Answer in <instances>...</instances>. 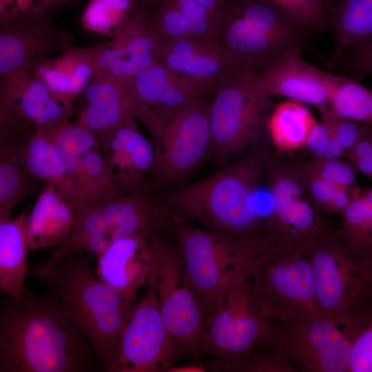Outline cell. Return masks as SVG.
I'll list each match as a JSON object with an SVG mask.
<instances>
[{
  "label": "cell",
  "instance_id": "1",
  "mask_svg": "<svg viewBox=\"0 0 372 372\" xmlns=\"http://www.w3.org/2000/svg\"><path fill=\"white\" fill-rule=\"evenodd\" d=\"M96 360L86 336L49 298L8 297L2 304L0 372H87Z\"/></svg>",
  "mask_w": 372,
  "mask_h": 372
},
{
  "label": "cell",
  "instance_id": "2",
  "mask_svg": "<svg viewBox=\"0 0 372 372\" xmlns=\"http://www.w3.org/2000/svg\"><path fill=\"white\" fill-rule=\"evenodd\" d=\"M265 156L250 154L208 177L169 194L162 205L172 217L200 223L238 238L257 253L265 236L251 204L252 192L264 178Z\"/></svg>",
  "mask_w": 372,
  "mask_h": 372
},
{
  "label": "cell",
  "instance_id": "3",
  "mask_svg": "<svg viewBox=\"0 0 372 372\" xmlns=\"http://www.w3.org/2000/svg\"><path fill=\"white\" fill-rule=\"evenodd\" d=\"M41 278L48 285L49 298L86 336L107 371L134 301L97 278L79 254L63 258Z\"/></svg>",
  "mask_w": 372,
  "mask_h": 372
},
{
  "label": "cell",
  "instance_id": "4",
  "mask_svg": "<svg viewBox=\"0 0 372 372\" xmlns=\"http://www.w3.org/2000/svg\"><path fill=\"white\" fill-rule=\"evenodd\" d=\"M304 32L268 0H224L216 20L218 48L234 68L256 72L301 48Z\"/></svg>",
  "mask_w": 372,
  "mask_h": 372
},
{
  "label": "cell",
  "instance_id": "5",
  "mask_svg": "<svg viewBox=\"0 0 372 372\" xmlns=\"http://www.w3.org/2000/svg\"><path fill=\"white\" fill-rule=\"evenodd\" d=\"M307 256L323 316L342 325L372 310V246L354 245L325 227Z\"/></svg>",
  "mask_w": 372,
  "mask_h": 372
},
{
  "label": "cell",
  "instance_id": "6",
  "mask_svg": "<svg viewBox=\"0 0 372 372\" xmlns=\"http://www.w3.org/2000/svg\"><path fill=\"white\" fill-rule=\"evenodd\" d=\"M187 280L208 316L221 306L231 283L257 255L242 240L172 217L169 230Z\"/></svg>",
  "mask_w": 372,
  "mask_h": 372
},
{
  "label": "cell",
  "instance_id": "7",
  "mask_svg": "<svg viewBox=\"0 0 372 372\" xmlns=\"http://www.w3.org/2000/svg\"><path fill=\"white\" fill-rule=\"evenodd\" d=\"M247 267L235 278L221 306L208 318L201 353L202 359L208 360L209 371L238 372L243 360L269 331L271 320L252 293Z\"/></svg>",
  "mask_w": 372,
  "mask_h": 372
},
{
  "label": "cell",
  "instance_id": "8",
  "mask_svg": "<svg viewBox=\"0 0 372 372\" xmlns=\"http://www.w3.org/2000/svg\"><path fill=\"white\" fill-rule=\"evenodd\" d=\"M247 274L257 302L271 320L323 316L307 254L282 250L257 255Z\"/></svg>",
  "mask_w": 372,
  "mask_h": 372
},
{
  "label": "cell",
  "instance_id": "9",
  "mask_svg": "<svg viewBox=\"0 0 372 372\" xmlns=\"http://www.w3.org/2000/svg\"><path fill=\"white\" fill-rule=\"evenodd\" d=\"M256 72L233 68L214 91L209 104V152L225 160L259 136L270 107L269 96L259 87Z\"/></svg>",
  "mask_w": 372,
  "mask_h": 372
},
{
  "label": "cell",
  "instance_id": "10",
  "mask_svg": "<svg viewBox=\"0 0 372 372\" xmlns=\"http://www.w3.org/2000/svg\"><path fill=\"white\" fill-rule=\"evenodd\" d=\"M164 324L183 355L202 359L208 314L189 285L178 249L165 237L159 239L149 273Z\"/></svg>",
  "mask_w": 372,
  "mask_h": 372
},
{
  "label": "cell",
  "instance_id": "11",
  "mask_svg": "<svg viewBox=\"0 0 372 372\" xmlns=\"http://www.w3.org/2000/svg\"><path fill=\"white\" fill-rule=\"evenodd\" d=\"M359 333L321 316L271 320L267 336L299 372H348Z\"/></svg>",
  "mask_w": 372,
  "mask_h": 372
},
{
  "label": "cell",
  "instance_id": "12",
  "mask_svg": "<svg viewBox=\"0 0 372 372\" xmlns=\"http://www.w3.org/2000/svg\"><path fill=\"white\" fill-rule=\"evenodd\" d=\"M184 356L168 333L155 288L147 278L141 300L134 306L121 333L108 372H167Z\"/></svg>",
  "mask_w": 372,
  "mask_h": 372
},
{
  "label": "cell",
  "instance_id": "13",
  "mask_svg": "<svg viewBox=\"0 0 372 372\" xmlns=\"http://www.w3.org/2000/svg\"><path fill=\"white\" fill-rule=\"evenodd\" d=\"M268 180L274 200V215L267 242L269 252H307L326 227L303 171L280 167Z\"/></svg>",
  "mask_w": 372,
  "mask_h": 372
},
{
  "label": "cell",
  "instance_id": "14",
  "mask_svg": "<svg viewBox=\"0 0 372 372\" xmlns=\"http://www.w3.org/2000/svg\"><path fill=\"white\" fill-rule=\"evenodd\" d=\"M132 112L157 141L169 121L209 93L201 85L156 63L123 85Z\"/></svg>",
  "mask_w": 372,
  "mask_h": 372
},
{
  "label": "cell",
  "instance_id": "15",
  "mask_svg": "<svg viewBox=\"0 0 372 372\" xmlns=\"http://www.w3.org/2000/svg\"><path fill=\"white\" fill-rule=\"evenodd\" d=\"M73 39L67 30H58L47 14L0 18V76L32 72L73 46Z\"/></svg>",
  "mask_w": 372,
  "mask_h": 372
},
{
  "label": "cell",
  "instance_id": "16",
  "mask_svg": "<svg viewBox=\"0 0 372 372\" xmlns=\"http://www.w3.org/2000/svg\"><path fill=\"white\" fill-rule=\"evenodd\" d=\"M209 104L203 98L189 104L166 126L158 141L154 167L161 180L175 183L193 172L209 152Z\"/></svg>",
  "mask_w": 372,
  "mask_h": 372
},
{
  "label": "cell",
  "instance_id": "17",
  "mask_svg": "<svg viewBox=\"0 0 372 372\" xmlns=\"http://www.w3.org/2000/svg\"><path fill=\"white\" fill-rule=\"evenodd\" d=\"M3 124L45 129L67 120L70 105L58 99L33 73L17 72L1 76Z\"/></svg>",
  "mask_w": 372,
  "mask_h": 372
},
{
  "label": "cell",
  "instance_id": "18",
  "mask_svg": "<svg viewBox=\"0 0 372 372\" xmlns=\"http://www.w3.org/2000/svg\"><path fill=\"white\" fill-rule=\"evenodd\" d=\"M338 79L306 62L301 56V48H295L258 74V82L268 96H284L315 105L324 114L329 108Z\"/></svg>",
  "mask_w": 372,
  "mask_h": 372
},
{
  "label": "cell",
  "instance_id": "19",
  "mask_svg": "<svg viewBox=\"0 0 372 372\" xmlns=\"http://www.w3.org/2000/svg\"><path fill=\"white\" fill-rule=\"evenodd\" d=\"M148 13L138 10L110 40L96 46L94 75L125 85L156 63V40L147 24Z\"/></svg>",
  "mask_w": 372,
  "mask_h": 372
},
{
  "label": "cell",
  "instance_id": "20",
  "mask_svg": "<svg viewBox=\"0 0 372 372\" xmlns=\"http://www.w3.org/2000/svg\"><path fill=\"white\" fill-rule=\"evenodd\" d=\"M163 236L130 235L115 239L97 256L99 279L123 299L134 301L138 289L147 284L158 242Z\"/></svg>",
  "mask_w": 372,
  "mask_h": 372
},
{
  "label": "cell",
  "instance_id": "21",
  "mask_svg": "<svg viewBox=\"0 0 372 372\" xmlns=\"http://www.w3.org/2000/svg\"><path fill=\"white\" fill-rule=\"evenodd\" d=\"M156 63L214 92L234 67L218 48L192 38L158 41Z\"/></svg>",
  "mask_w": 372,
  "mask_h": 372
},
{
  "label": "cell",
  "instance_id": "22",
  "mask_svg": "<svg viewBox=\"0 0 372 372\" xmlns=\"http://www.w3.org/2000/svg\"><path fill=\"white\" fill-rule=\"evenodd\" d=\"M216 16L192 0H163L148 14L147 21L158 41L192 38L215 47Z\"/></svg>",
  "mask_w": 372,
  "mask_h": 372
},
{
  "label": "cell",
  "instance_id": "23",
  "mask_svg": "<svg viewBox=\"0 0 372 372\" xmlns=\"http://www.w3.org/2000/svg\"><path fill=\"white\" fill-rule=\"evenodd\" d=\"M96 46H72L47 60L33 73L61 101L70 105L94 76Z\"/></svg>",
  "mask_w": 372,
  "mask_h": 372
},
{
  "label": "cell",
  "instance_id": "24",
  "mask_svg": "<svg viewBox=\"0 0 372 372\" xmlns=\"http://www.w3.org/2000/svg\"><path fill=\"white\" fill-rule=\"evenodd\" d=\"M79 96L83 102L79 121L94 133L110 134L135 118L125 88L117 81L94 75Z\"/></svg>",
  "mask_w": 372,
  "mask_h": 372
},
{
  "label": "cell",
  "instance_id": "25",
  "mask_svg": "<svg viewBox=\"0 0 372 372\" xmlns=\"http://www.w3.org/2000/svg\"><path fill=\"white\" fill-rule=\"evenodd\" d=\"M26 220L19 217L10 220L8 216H1L0 288L17 303H22L28 297L24 289L28 271Z\"/></svg>",
  "mask_w": 372,
  "mask_h": 372
},
{
  "label": "cell",
  "instance_id": "26",
  "mask_svg": "<svg viewBox=\"0 0 372 372\" xmlns=\"http://www.w3.org/2000/svg\"><path fill=\"white\" fill-rule=\"evenodd\" d=\"M74 219L71 209L55 192H43L26 220L28 248L38 249L63 243L71 233Z\"/></svg>",
  "mask_w": 372,
  "mask_h": 372
},
{
  "label": "cell",
  "instance_id": "27",
  "mask_svg": "<svg viewBox=\"0 0 372 372\" xmlns=\"http://www.w3.org/2000/svg\"><path fill=\"white\" fill-rule=\"evenodd\" d=\"M105 136L110 138L115 163L125 181L135 186L143 174L154 166L155 153L151 143L139 132L134 118Z\"/></svg>",
  "mask_w": 372,
  "mask_h": 372
},
{
  "label": "cell",
  "instance_id": "28",
  "mask_svg": "<svg viewBox=\"0 0 372 372\" xmlns=\"http://www.w3.org/2000/svg\"><path fill=\"white\" fill-rule=\"evenodd\" d=\"M317 122L302 103L288 100L276 105L267 118V127L275 147L289 151L305 145Z\"/></svg>",
  "mask_w": 372,
  "mask_h": 372
},
{
  "label": "cell",
  "instance_id": "29",
  "mask_svg": "<svg viewBox=\"0 0 372 372\" xmlns=\"http://www.w3.org/2000/svg\"><path fill=\"white\" fill-rule=\"evenodd\" d=\"M327 27L335 36L339 56L346 48L372 36V0H338L331 7Z\"/></svg>",
  "mask_w": 372,
  "mask_h": 372
},
{
  "label": "cell",
  "instance_id": "30",
  "mask_svg": "<svg viewBox=\"0 0 372 372\" xmlns=\"http://www.w3.org/2000/svg\"><path fill=\"white\" fill-rule=\"evenodd\" d=\"M323 114L372 125V90L339 76L328 111Z\"/></svg>",
  "mask_w": 372,
  "mask_h": 372
},
{
  "label": "cell",
  "instance_id": "31",
  "mask_svg": "<svg viewBox=\"0 0 372 372\" xmlns=\"http://www.w3.org/2000/svg\"><path fill=\"white\" fill-rule=\"evenodd\" d=\"M138 10L145 11L139 0H90L81 23L85 29L112 38Z\"/></svg>",
  "mask_w": 372,
  "mask_h": 372
},
{
  "label": "cell",
  "instance_id": "32",
  "mask_svg": "<svg viewBox=\"0 0 372 372\" xmlns=\"http://www.w3.org/2000/svg\"><path fill=\"white\" fill-rule=\"evenodd\" d=\"M43 130L58 149L68 173L74 172L79 165L80 158L95 145L94 132L80 121L70 123L65 120Z\"/></svg>",
  "mask_w": 372,
  "mask_h": 372
},
{
  "label": "cell",
  "instance_id": "33",
  "mask_svg": "<svg viewBox=\"0 0 372 372\" xmlns=\"http://www.w3.org/2000/svg\"><path fill=\"white\" fill-rule=\"evenodd\" d=\"M26 166L34 176L57 179L68 173L64 161L49 134L37 129L27 149Z\"/></svg>",
  "mask_w": 372,
  "mask_h": 372
},
{
  "label": "cell",
  "instance_id": "34",
  "mask_svg": "<svg viewBox=\"0 0 372 372\" xmlns=\"http://www.w3.org/2000/svg\"><path fill=\"white\" fill-rule=\"evenodd\" d=\"M304 31L327 27L331 0H268Z\"/></svg>",
  "mask_w": 372,
  "mask_h": 372
},
{
  "label": "cell",
  "instance_id": "35",
  "mask_svg": "<svg viewBox=\"0 0 372 372\" xmlns=\"http://www.w3.org/2000/svg\"><path fill=\"white\" fill-rule=\"evenodd\" d=\"M238 372L299 371L267 335L245 357Z\"/></svg>",
  "mask_w": 372,
  "mask_h": 372
},
{
  "label": "cell",
  "instance_id": "36",
  "mask_svg": "<svg viewBox=\"0 0 372 372\" xmlns=\"http://www.w3.org/2000/svg\"><path fill=\"white\" fill-rule=\"evenodd\" d=\"M348 372H372V313L353 342Z\"/></svg>",
  "mask_w": 372,
  "mask_h": 372
},
{
  "label": "cell",
  "instance_id": "37",
  "mask_svg": "<svg viewBox=\"0 0 372 372\" xmlns=\"http://www.w3.org/2000/svg\"><path fill=\"white\" fill-rule=\"evenodd\" d=\"M79 0H0V18L25 14H47L54 8Z\"/></svg>",
  "mask_w": 372,
  "mask_h": 372
},
{
  "label": "cell",
  "instance_id": "38",
  "mask_svg": "<svg viewBox=\"0 0 372 372\" xmlns=\"http://www.w3.org/2000/svg\"><path fill=\"white\" fill-rule=\"evenodd\" d=\"M330 123L331 134L344 150L351 149L361 138L365 137L369 130L360 123L323 114Z\"/></svg>",
  "mask_w": 372,
  "mask_h": 372
},
{
  "label": "cell",
  "instance_id": "39",
  "mask_svg": "<svg viewBox=\"0 0 372 372\" xmlns=\"http://www.w3.org/2000/svg\"><path fill=\"white\" fill-rule=\"evenodd\" d=\"M309 189L319 206L329 211L331 199L336 185L316 174L312 170H302Z\"/></svg>",
  "mask_w": 372,
  "mask_h": 372
},
{
  "label": "cell",
  "instance_id": "40",
  "mask_svg": "<svg viewBox=\"0 0 372 372\" xmlns=\"http://www.w3.org/2000/svg\"><path fill=\"white\" fill-rule=\"evenodd\" d=\"M352 68L372 76V36L348 48Z\"/></svg>",
  "mask_w": 372,
  "mask_h": 372
},
{
  "label": "cell",
  "instance_id": "41",
  "mask_svg": "<svg viewBox=\"0 0 372 372\" xmlns=\"http://www.w3.org/2000/svg\"><path fill=\"white\" fill-rule=\"evenodd\" d=\"M331 136L330 123L324 117L320 123H316L307 138L305 145L318 158H323L327 145Z\"/></svg>",
  "mask_w": 372,
  "mask_h": 372
},
{
  "label": "cell",
  "instance_id": "42",
  "mask_svg": "<svg viewBox=\"0 0 372 372\" xmlns=\"http://www.w3.org/2000/svg\"><path fill=\"white\" fill-rule=\"evenodd\" d=\"M366 208L354 236L357 245L372 246V188L363 194Z\"/></svg>",
  "mask_w": 372,
  "mask_h": 372
},
{
  "label": "cell",
  "instance_id": "43",
  "mask_svg": "<svg viewBox=\"0 0 372 372\" xmlns=\"http://www.w3.org/2000/svg\"><path fill=\"white\" fill-rule=\"evenodd\" d=\"M19 185V177L15 169L8 164L0 167V200L1 205L8 203Z\"/></svg>",
  "mask_w": 372,
  "mask_h": 372
},
{
  "label": "cell",
  "instance_id": "44",
  "mask_svg": "<svg viewBox=\"0 0 372 372\" xmlns=\"http://www.w3.org/2000/svg\"><path fill=\"white\" fill-rule=\"evenodd\" d=\"M79 165L87 175L97 177L102 174L103 159L100 153L92 149L80 158Z\"/></svg>",
  "mask_w": 372,
  "mask_h": 372
},
{
  "label": "cell",
  "instance_id": "45",
  "mask_svg": "<svg viewBox=\"0 0 372 372\" xmlns=\"http://www.w3.org/2000/svg\"><path fill=\"white\" fill-rule=\"evenodd\" d=\"M355 182L354 172L351 166L341 161L335 176L334 184L345 189L351 187Z\"/></svg>",
  "mask_w": 372,
  "mask_h": 372
},
{
  "label": "cell",
  "instance_id": "46",
  "mask_svg": "<svg viewBox=\"0 0 372 372\" xmlns=\"http://www.w3.org/2000/svg\"><path fill=\"white\" fill-rule=\"evenodd\" d=\"M347 189L338 186L335 187L331 199L329 211L344 210L351 200Z\"/></svg>",
  "mask_w": 372,
  "mask_h": 372
},
{
  "label": "cell",
  "instance_id": "47",
  "mask_svg": "<svg viewBox=\"0 0 372 372\" xmlns=\"http://www.w3.org/2000/svg\"><path fill=\"white\" fill-rule=\"evenodd\" d=\"M351 159L355 161L372 156V138L364 137L350 149Z\"/></svg>",
  "mask_w": 372,
  "mask_h": 372
},
{
  "label": "cell",
  "instance_id": "48",
  "mask_svg": "<svg viewBox=\"0 0 372 372\" xmlns=\"http://www.w3.org/2000/svg\"><path fill=\"white\" fill-rule=\"evenodd\" d=\"M209 368L205 362L195 361L193 364L185 365H175L170 366L167 372H205L208 371Z\"/></svg>",
  "mask_w": 372,
  "mask_h": 372
},
{
  "label": "cell",
  "instance_id": "49",
  "mask_svg": "<svg viewBox=\"0 0 372 372\" xmlns=\"http://www.w3.org/2000/svg\"><path fill=\"white\" fill-rule=\"evenodd\" d=\"M344 149L337 140L332 136L328 142L323 158L338 159L344 152Z\"/></svg>",
  "mask_w": 372,
  "mask_h": 372
},
{
  "label": "cell",
  "instance_id": "50",
  "mask_svg": "<svg viewBox=\"0 0 372 372\" xmlns=\"http://www.w3.org/2000/svg\"><path fill=\"white\" fill-rule=\"evenodd\" d=\"M357 169L362 173L371 176L372 174V156L355 161Z\"/></svg>",
  "mask_w": 372,
  "mask_h": 372
},
{
  "label": "cell",
  "instance_id": "51",
  "mask_svg": "<svg viewBox=\"0 0 372 372\" xmlns=\"http://www.w3.org/2000/svg\"><path fill=\"white\" fill-rule=\"evenodd\" d=\"M207 7L215 13H218L224 0H192Z\"/></svg>",
  "mask_w": 372,
  "mask_h": 372
},
{
  "label": "cell",
  "instance_id": "52",
  "mask_svg": "<svg viewBox=\"0 0 372 372\" xmlns=\"http://www.w3.org/2000/svg\"><path fill=\"white\" fill-rule=\"evenodd\" d=\"M162 1L163 0H139L143 8L148 12H150V11Z\"/></svg>",
  "mask_w": 372,
  "mask_h": 372
},
{
  "label": "cell",
  "instance_id": "53",
  "mask_svg": "<svg viewBox=\"0 0 372 372\" xmlns=\"http://www.w3.org/2000/svg\"><path fill=\"white\" fill-rule=\"evenodd\" d=\"M331 1H332V2H333V4H334V3H335L337 1H338V0H331Z\"/></svg>",
  "mask_w": 372,
  "mask_h": 372
},
{
  "label": "cell",
  "instance_id": "54",
  "mask_svg": "<svg viewBox=\"0 0 372 372\" xmlns=\"http://www.w3.org/2000/svg\"><path fill=\"white\" fill-rule=\"evenodd\" d=\"M370 176H371V177H372V174H371V175Z\"/></svg>",
  "mask_w": 372,
  "mask_h": 372
}]
</instances>
